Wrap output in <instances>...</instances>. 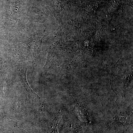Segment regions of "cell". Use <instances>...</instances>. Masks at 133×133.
<instances>
[{
    "label": "cell",
    "instance_id": "1",
    "mask_svg": "<svg viewBox=\"0 0 133 133\" xmlns=\"http://www.w3.org/2000/svg\"><path fill=\"white\" fill-rule=\"evenodd\" d=\"M21 77L22 80V83L26 89L29 97L33 99H40V97L32 90L26 80V73L23 74L21 73Z\"/></svg>",
    "mask_w": 133,
    "mask_h": 133
}]
</instances>
